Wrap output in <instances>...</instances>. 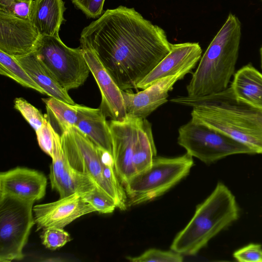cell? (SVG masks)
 <instances>
[{"mask_svg":"<svg viewBox=\"0 0 262 262\" xmlns=\"http://www.w3.org/2000/svg\"><path fill=\"white\" fill-rule=\"evenodd\" d=\"M80 195L99 213H111L117 208L114 201L97 186L93 190Z\"/></svg>","mask_w":262,"mask_h":262,"instance_id":"obj_25","label":"cell"},{"mask_svg":"<svg viewBox=\"0 0 262 262\" xmlns=\"http://www.w3.org/2000/svg\"><path fill=\"white\" fill-rule=\"evenodd\" d=\"M260 62H261V67L262 69V46L260 49Z\"/></svg>","mask_w":262,"mask_h":262,"instance_id":"obj_34","label":"cell"},{"mask_svg":"<svg viewBox=\"0 0 262 262\" xmlns=\"http://www.w3.org/2000/svg\"><path fill=\"white\" fill-rule=\"evenodd\" d=\"M193 165L192 157L187 153L174 158L155 157L148 168L135 175L124 186L127 207L163 194L185 177Z\"/></svg>","mask_w":262,"mask_h":262,"instance_id":"obj_4","label":"cell"},{"mask_svg":"<svg viewBox=\"0 0 262 262\" xmlns=\"http://www.w3.org/2000/svg\"><path fill=\"white\" fill-rule=\"evenodd\" d=\"M262 1V0H261Z\"/></svg>","mask_w":262,"mask_h":262,"instance_id":"obj_35","label":"cell"},{"mask_svg":"<svg viewBox=\"0 0 262 262\" xmlns=\"http://www.w3.org/2000/svg\"><path fill=\"white\" fill-rule=\"evenodd\" d=\"M127 259L133 262H181L183 255L172 250L163 251L150 249L136 257H127Z\"/></svg>","mask_w":262,"mask_h":262,"instance_id":"obj_27","label":"cell"},{"mask_svg":"<svg viewBox=\"0 0 262 262\" xmlns=\"http://www.w3.org/2000/svg\"><path fill=\"white\" fill-rule=\"evenodd\" d=\"M35 132L39 147L52 158L54 155L57 140L60 136L47 118L41 127Z\"/></svg>","mask_w":262,"mask_h":262,"instance_id":"obj_26","label":"cell"},{"mask_svg":"<svg viewBox=\"0 0 262 262\" xmlns=\"http://www.w3.org/2000/svg\"><path fill=\"white\" fill-rule=\"evenodd\" d=\"M0 74L12 79L23 86L46 94L14 57L2 51H0Z\"/></svg>","mask_w":262,"mask_h":262,"instance_id":"obj_24","label":"cell"},{"mask_svg":"<svg viewBox=\"0 0 262 262\" xmlns=\"http://www.w3.org/2000/svg\"><path fill=\"white\" fill-rule=\"evenodd\" d=\"M47 185L46 176L34 169L16 167L0 173V195L35 202L45 196Z\"/></svg>","mask_w":262,"mask_h":262,"instance_id":"obj_17","label":"cell"},{"mask_svg":"<svg viewBox=\"0 0 262 262\" xmlns=\"http://www.w3.org/2000/svg\"><path fill=\"white\" fill-rule=\"evenodd\" d=\"M65 10L62 0H33L29 20L40 35L58 36Z\"/></svg>","mask_w":262,"mask_h":262,"instance_id":"obj_19","label":"cell"},{"mask_svg":"<svg viewBox=\"0 0 262 262\" xmlns=\"http://www.w3.org/2000/svg\"><path fill=\"white\" fill-rule=\"evenodd\" d=\"M71 1L87 17L92 18H97L101 15L105 2V0Z\"/></svg>","mask_w":262,"mask_h":262,"instance_id":"obj_32","label":"cell"},{"mask_svg":"<svg viewBox=\"0 0 262 262\" xmlns=\"http://www.w3.org/2000/svg\"><path fill=\"white\" fill-rule=\"evenodd\" d=\"M33 211L37 231L49 228H63L80 216L96 212L77 193L53 202L35 205Z\"/></svg>","mask_w":262,"mask_h":262,"instance_id":"obj_11","label":"cell"},{"mask_svg":"<svg viewBox=\"0 0 262 262\" xmlns=\"http://www.w3.org/2000/svg\"><path fill=\"white\" fill-rule=\"evenodd\" d=\"M40 35L30 20L0 13V51L13 57L35 51Z\"/></svg>","mask_w":262,"mask_h":262,"instance_id":"obj_13","label":"cell"},{"mask_svg":"<svg viewBox=\"0 0 262 262\" xmlns=\"http://www.w3.org/2000/svg\"><path fill=\"white\" fill-rule=\"evenodd\" d=\"M190 72L189 70H184L162 78L137 93L122 91L127 116L146 119L152 112L167 102L168 92L173 89L178 80Z\"/></svg>","mask_w":262,"mask_h":262,"instance_id":"obj_12","label":"cell"},{"mask_svg":"<svg viewBox=\"0 0 262 262\" xmlns=\"http://www.w3.org/2000/svg\"><path fill=\"white\" fill-rule=\"evenodd\" d=\"M14 58L46 94L71 104H75L68 91L58 83L35 52Z\"/></svg>","mask_w":262,"mask_h":262,"instance_id":"obj_20","label":"cell"},{"mask_svg":"<svg viewBox=\"0 0 262 262\" xmlns=\"http://www.w3.org/2000/svg\"><path fill=\"white\" fill-rule=\"evenodd\" d=\"M178 143L186 153L206 164L233 155L254 154L244 144L191 119L179 128Z\"/></svg>","mask_w":262,"mask_h":262,"instance_id":"obj_7","label":"cell"},{"mask_svg":"<svg viewBox=\"0 0 262 262\" xmlns=\"http://www.w3.org/2000/svg\"><path fill=\"white\" fill-rule=\"evenodd\" d=\"M84 56L99 88L101 95L100 108L106 117L121 121L127 117L122 90L112 79L95 54L82 48Z\"/></svg>","mask_w":262,"mask_h":262,"instance_id":"obj_16","label":"cell"},{"mask_svg":"<svg viewBox=\"0 0 262 262\" xmlns=\"http://www.w3.org/2000/svg\"><path fill=\"white\" fill-rule=\"evenodd\" d=\"M41 237L42 244L53 250L63 247L71 240L70 234L63 228H59L44 229Z\"/></svg>","mask_w":262,"mask_h":262,"instance_id":"obj_29","label":"cell"},{"mask_svg":"<svg viewBox=\"0 0 262 262\" xmlns=\"http://www.w3.org/2000/svg\"><path fill=\"white\" fill-rule=\"evenodd\" d=\"M32 1L33 0H13L6 8L0 10V13L23 19L29 20Z\"/></svg>","mask_w":262,"mask_h":262,"instance_id":"obj_31","label":"cell"},{"mask_svg":"<svg viewBox=\"0 0 262 262\" xmlns=\"http://www.w3.org/2000/svg\"><path fill=\"white\" fill-rule=\"evenodd\" d=\"M52 159L49 175L51 186L58 192L60 198L75 193L82 194L97 186L89 176L78 172L70 165L63 151L61 138L56 142Z\"/></svg>","mask_w":262,"mask_h":262,"instance_id":"obj_14","label":"cell"},{"mask_svg":"<svg viewBox=\"0 0 262 262\" xmlns=\"http://www.w3.org/2000/svg\"><path fill=\"white\" fill-rule=\"evenodd\" d=\"M75 126L97 147L113 156L110 124L100 108H93L78 104V120Z\"/></svg>","mask_w":262,"mask_h":262,"instance_id":"obj_18","label":"cell"},{"mask_svg":"<svg viewBox=\"0 0 262 262\" xmlns=\"http://www.w3.org/2000/svg\"><path fill=\"white\" fill-rule=\"evenodd\" d=\"M42 100L48 112L57 122L61 133L76 125L78 120V104H71L51 97Z\"/></svg>","mask_w":262,"mask_h":262,"instance_id":"obj_23","label":"cell"},{"mask_svg":"<svg viewBox=\"0 0 262 262\" xmlns=\"http://www.w3.org/2000/svg\"><path fill=\"white\" fill-rule=\"evenodd\" d=\"M60 137L63 151L70 165L89 176L99 189L114 201L117 208L125 210L126 203L103 176L100 148L75 126L62 133Z\"/></svg>","mask_w":262,"mask_h":262,"instance_id":"obj_9","label":"cell"},{"mask_svg":"<svg viewBox=\"0 0 262 262\" xmlns=\"http://www.w3.org/2000/svg\"><path fill=\"white\" fill-rule=\"evenodd\" d=\"M233 255L240 262H262V247L259 244H250L235 251Z\"/></svg>","mask_w":262,"mask_h":262,"instance_id":"obj_30","label":"cell"},{"mask_svg":"<svg viewBox=\"0 0 262 262\" xmlns=\"http://www.w3.org/2000/svg\"><path fill=\"white\" fill-rule=\"evenodd\" d=\"M230 86L237 100L262 110V74L252 64L236 72Z\"/></svg>","mask_w":262,"mask_h":262,"instance_id":"obj_21","label":"cell"},{"mask_svg":"<svg viewBox=\"0 0 262 262\" xmlns=\"http://www.w3.org/2000/svg\"><path fill=\"white\" fill-rule=\"evenodd\" d=\"M156 155L151 125L146 119L139 118L133 159L135 174L148 168Z\"/></svg>","mask_w":262,"mask_h":262,"instance_id":"obj_22","label":"cell"},{"mask_svg":"<svg viewBox=\"0 0 262 262\" xmlns=\"http://www.w3.org/2000/svg\"><path fill=\"white\" fill-rule=\"evenodd\" d=\"M80 47L92 50L118 87L137 85L169 53L164 30L133 8L107 9L82 30Z\"/></svg>","mask_w":262,"mask_h":262,"instance_id":"obj_1","label":"cell"},{"mask_svg":"<svg viewBox=\"0 0 262 262\" xmlns=\"http://www.w3.org/2000/svg\"><path fill=\"white\" fill-rule=\"evenodd\" d=\"M34 201L9 195H0V261L23 259L24 248L35 224Z\"/></svg>","mask_w":262,"mask_h":262,"instance_id":"obj_5","label":"cell"},{"mask_svg":"<svg viewBox=\"0 0 262 262\" xmlns=\"http://www.w3.org/2000/svg\"><path fill=\"white\" fill-rule=\"evenodd\" d=\"M34 52L67 91L82 85L89 76L83 50L67 46L59 36L40 35Z\"/></svg>","mask_w":262,"mask_h":262,"instance_id":"obj_6","label":"cell"},{"mask_svg":"<svg viewBox=\"0 0 262 262\" xmlns=\"http://www.w3.org/2000/svg\"><path fill=\"white\" fill-rule=\"evenodd\" d=\"M238 216L234 195L225 184L219 182L211 193L197 206L190 221L172 241L170 249L182 255H194Z\"/></svg>","mask_w":262,"mask_h":262,"instance_id":"obj_3","label":"cell"},{"mask_svg":"<svg viewBox=\"0 0 262 262\" xmlns=\"http://www.w3.org/2000/svg\"><path fill=\"white\" fill-rule=\"evenodd\" d=\"M191 119L220 131L262 154V126L211 101L191 106Z\"/></svg>","mask_w":262,"mask_h":262,"instance_id":"obj_8","label":"cell"},{"mask_svg":"<svg viewBox=\"0 0 262 262\" xmlns=\"http://www.w3.org/2000/svg\"><path fill=\"white\" fill-rule=\"evenodd\" d=\"M242 35L241 23L230 13L202 56L187 85V96L199 97L228 88L234 74Z\"/></svg>","mask_w":262,"mask_h":262,"instance_id":"obj_2","label":"cell"},{"mask_svg":"<svg viewBox=\"0 0 262 262\" xmlns=\"http://www.w3.org/2000/svg\"><path fill=\"white\" fill-rule=\"evenodd\" d=\"M251 116L258 124L262 126V110L253 107Z\"/></svg>","mask_w":262,"mask_h":262,"instance_id":"obj_33","label":"cell"},{"mask_svg":"<svg viewBox=\"0 0 262 262\" xmlns=\"http://www.w3.org/2000/svg\"><path fill=\"white\" fill-rule=\"evenodd\" d=\"M14 106L20 113L35 132L43 125L46 119L45 116H43L37 108L24 98H15Z\"/></svg>","mask_w":262,"mask_h":262,"instance_id":"obj_28","label":"cell"},{"mask_svg":"<svg viewBox=\"0 0 262 262\" xmlns=\"http://www.w3.org/2000/svg\"><path fill=\"white\" fill-rule=\"evenodd\" d=\"M139 118L127 116L121 121L111 120L114 168L123 186L135 176L133 159Z\"/></svg>","mask_w":262,"mask_h":262,"instance_id":"obj_10","label":"cell"},{"mask_svg":"<svg viewBox=\"0 0 262 262\" xmlns=\"http://www.w3.org/2000/svg\"><path fill=\"white\" fill-rule=\"evenodd\" d=\"M202 50L198 42L172 44L169 53L137 85L144 90L159 79L184 70L190 72L202 57Z\"/></svg>","mask_w":262,"mask_h":262,"instance_id":"obj_15","label":"cell"}]
</instances>
